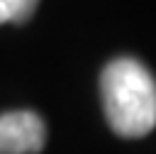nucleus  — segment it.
<instances>
[{
	"instance_id": "7ed1b4c3",
	"label": "nucleus",
	"mask_w": 156,
	"mask_h": 154,
	"mask_svg": "<svg viewBox=\"0 0 156 154\" xmlns=\"http://www.w3.org/2000/svg\"><path fill=\"white\" fill-rule=\"evenodd\" d=\"M39 0H0V24L5 22H27Z\"/></svg>"
},
{
	"instance_id": "f03ea898",
	"label": "nucleus",
	"mask_w": 156,
	"mask_h": 154,
	"mask_svg": "<svg viewBox=\"0 0 156 154\" xmlns=\"http://www.w3.org/2000/svg\"><path fill=\"white\" fill-rule=\"evenodd\" d=\"M46 142V125L32 110L0 115V154H39Z\"/></svg>"
},
{
	"instance_id": "f257e3e1",
	"label": "nucleus",
	"mask_w": 156,
	"mask_h": 154,
	"mask_svg": "<svg viewBox=\"0 0 156 154\" xmlns=\"http://www.w3.org/2000/svg\"><path fill=\"white\" fill-rule=\"evenodd\" d=\"M107 125L119 137H144L156 127V78L129 56L110 61L100 73Z\"/></svg>"
}]
</instances>
